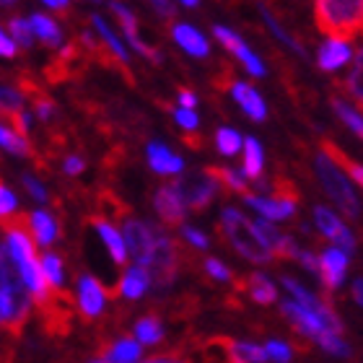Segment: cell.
Returning <instances> with one entry per match:
<instances>
[{
	"label": "cell",
	"instance_id": "cell-15",
	"mask_svg": "<svg viewBox=\"0 0 363 363\" xmlns=\"http://www.w3.org/2000/svg\"><path fill=\"white\" fill-rule=\"evenodd\" d=\"M353 57V50H350L348 42H337V39H327L325 45L319 47V68L333 73V70H340L345 62Z\"/></svg>",
	"mask_w": 363,
	"mask_h": 363
},
{
	"label": "cell",
	"instance_id": "cell-38",
	"mask_svg": "<svg viewBox=\"0 0 363 363\" xmlns=\"http://www.w3.org/2000/svg\"><path fill=\"white\" fill-rule=\"evenodd\" d=\"M205 270H208V275L211 278H216V280H220V283H226V280H231V270H228L220 259H216V257H211L208 262H205Z\"/></svg>",
	"mask_w": 363,
	"mask_h": 363
},
{
	"label": "cell",
	"instance_id": "cell-6",
	"mask_svg": "<svg viewBox=\"0 0 363 363\" xmlns=\"http://www.w3.org/2000/svg\"><path fill=\"white\" fill-rule=\"evenodd\" d=\"M172 187H174V192L179 195L182 205H184V208H192V211H205V208L213 203V197L218 195V182L213 179L208 172L192 174V177H182Z\"/></svg>",
	"mask_w": 363,
	"mask_h": 363
},
{
	"label": "cell",
	"instance_id": "cell-43",
	"mask_svg": "<svg viewBox=\"0 0 363 363\" xmlns=\"http://www.w3.org/2000/svg\"><path fill=\"white\" fill-rule=\"evenodd\" d=\"M62 169H65V172H68L70 177H78V174H84L86 161L78 159V156H68V159H65V164H62Z\"/></svg>",
	"mask_w": 363,
	"mask_h": 363
},
{
	"label": "cell",
	"instance_id": "cell-32",
	"mask_svg": "<svg viewBox=\"0 0 363 363\" xmlns=\"http://www.w3.org/2000/svg\"><path fill=\"white\" fill-rule=\"evenodd\" d=\"M265 358L272 363H288L291 358H294V350H291V345L283 340H278V337H272V340H267L265 348Z\"/></svg>",
	"mask_w": 363,
	"mask_h": 363
},
{
	"label": "cell",
	"instance_id": "cell-31",
	"mask_svg": "<svg viewBox=\"0 0 363 363\" xmlns=\"http://www.w3.org/2000/svg\"><path fill=\"white\" fill-rule=\"evenodd\" d=\"M16 112H23V99L18 96V91L0 86V114H8V120H11Z\"/></svg>",
	"mask_w": 363,
	"mask_h": 363
},
{
	"label": "cell",
	"instance_id": "cell-33",
	"mask_svg": "<svg viewBox=\"0 0 363 363\" xmlns=\"http://www.w3.org/2000/svg\"><path fill=\"white\" fill-rule=\"evenodd\" d=\"M208 174L216 182H223L228 189H236V192H247V182L242 174H236L231 169H208Z\"/></svg>",
	"mask_w": 363,
	"mask_h": 363
},
{
	"label": "cell",
	"instance_id": "cell-35",
	"mask_svg": "<svg viewBox=\"0 0 363 363\" xmlns=\"http://www.w3.org/2000/svg\"><path fill=\"white\" fill-rule=\"evenodd\" d=\"M109 8H112L114 16L120 18L122 29H125V37H128V39H135L138 37V18L133 16V11H130V8H125V6H120V3H112Z\"/></svg>",
	"mask_w": 363,
	"mask_h": 363
},
{
	"label": "cell",
	"instance_id": "cell-21",
	"mask_svg": "<svg viewBox=\"0 0 363 363\" xmlns=\"http://www.w3.org/2000/svg\"><path fill=\"white\" fill-rule=\"evenodd\" d=\"M242 148H244V177L257 179L262 174V167H265L262 145H259L257 138H247V140H242Z\"/></svg>",
	"mask_w": 363,
	"mask_h": 363
},
{
	"label": "cell",
	"instance_id": "cell-9",
	"mask_svg": "<svg viewBox=\"0 0 363 363\" xmlns=\"http://www.w3.org/2000/svg\"><path fill=\"white\" fill-rule=\"evenodd\" d=\"M314 220H317L319 231H322L327 239L337 242L340 252L350 255V252L356 250V239H353V234H350V228L345 226V223H342V220L337 218L330 208H325V205H317V208H314Z\"/></svg>",
	"mask_w": 363,
	"mask_h": 363
},
{
	"label": "cell",
	"instance_id": "cell-24",
	"mask_svg": "<svg viewBox=\"0 0 363 363\" xmlns=\"http://www.w3.org/2000/svg\"><path fill=\"white\" fill-rule=\"evenodd\" d=\"M247 291H250L252 301H257V303H272L275 298H278V288H275V283H270V280H267L265 275H259V272L250 275V280H247Z\"/></svg>",
	"mask_w": 363,
	"mask_h": 363
},
{
	"label": "cell",
	"instance_id": "cell-19",
	"mask_svg": "<svg viewBox=\"0 0 363 363\" xmlns=\"http://www.w3.org/2000/svg\"><path fill=\"white\" fill-rule=\"evenodd\" d=\"M29 31H31V37H39L45 45H60L62 42V31L60 26L50 18V16L45 13H31L29 16Z\"/></svg>",
	"mask_w": 363,
	"mask_h": 363
},
{
	"label": "cell",
	"instance_id": "cell-26",
	"mask_svg": "<svg viewBox=\"0 0 363 363\" xmlns=\"http://www.w3.org/2000/svg\"><path fill=\"white\" fill-rule=\"evenodd\" d=\"M164 340V327L156 317H143L135 322V342L140 345H156Z\"/></svg>",
	"mask_w": 363,
	"mask_h": 363
},
{
	"label": "cell",
	"instance_id": "cell-18",
	"mask_svg": "<svg viewBox=\"0 0 363 363\" xmlns=\"http://www.w3.org/2000/svg\"><path fill=\"white\" fill-rule=\"evenodd\" d=\"M153 205H156V211H159L161 218L167 220V223H172V226L182 223V218H184V205H182L174 187H161L159 192H156Z\"/></svg>",
	"mask_w": 363,
	"mask_h": 363
},
{
	"label": "cell",
	"instance_id": "cell-7",
	"mask_svg": "<svg viewBox=\"0 0 363 363\" xmlns=\"http://www.w3.org/2000/svg\"><path fill=\"white\" fill-rule=\"evenodd\" d=\"M247 205H252L255 211L262 216V220H283L291 218L298 205V197H296V189L291 184H283L275 197H257V195H244Z\"/></svg>",
	"mask_w": 363,
	"mask_h": 363
},
{
	"label": "cell",
	"instance_id": "cell-27",
	"mask_svg": "<svg viewBox=\"0 0 363 363\" xmlns=\"http://www.w3.org/2000/svg\"><path fill=\"white\" fill-rule=\"evenodd\" d=\"M91 23L96 26L99 37L104 39V47H106V50H109V52H112L114 57H117V60H120V62H128L130 57H128V52H125V47H122L120 39H117V37H114V34H112V29L106 26L104 18H101V16H91Z\"/></svg>",
	"mask_w": 363,
	"mask_h": 363
},
{
	"label": "cell",
	"instance_id": "cell-37",
	"mask_svg": "<svg viewBox=\"0 0 363 363\" xmlns=\"http://www.w3.org/2000/svg\"><path fill=\"white\" fill-rule=\"evenodd\" d=\"M16 211V195L6 184H0V218H11Z\"/></svg>",
	"mask_w": 363,
	"mask_h": 363
},
{
	"label": "cell",
	"instance_id": "cell-12",
	"mask_svg": "<svg viewBox=\"0 0 363 363\" xmlns=\"http://www.w3.org/2000/svg\"><path fill=\"white\" fill-rule=\"evenodd\" d=\"M148 167L161 177H174L184 169V161L169 145L159 143V140H151L148 143Z\"/></svg>",
	"mask_w": 363,
	"mask_h": 363
},
{
	"label": "cell",
	"instance_id": "cell-41",
	"mask_svg": "<svg viewBox=\"0 0 363 363\" xmlns=\"http://www.w3.org/2000/svg\"><path fill=\"white\" fill-rule=\"evenodd\" d=\"M23 187H26V192H29L34 200H47V189L42 187V184H39L34 177H29V174L23 177Z\"/></svg>",
	"mask_w": 363,
	"mask_h": 363
},
{
	"label": "cell",
	"instance_id": "cell-52",
	"mask_svg": "<svg viewBox=\"0 0 363 363\" xmlns=\"http://www.w3.org/2000/svg\"><path fill=\"white\" fill-rule=\"evenodd\" d=\"M148 363H151V361H148Z\"/></svg>",
	"mask_w": 363,
	"mask_h": 363
},
{
	"label": "cell",
	"instance_id": "cell-36",
	"mask_svg": "<svg viewBox=\"0 0 363 363\" xmlns=\"http://www.w3.org/2000/svg\"><path fill=\"white\" fill-rule=\"evenodd\" d=\"M317 342L327 353H335V356H342V358L350 356V345L342 340V335H325V337H319Z\"/></svg>",
	"mask_w": 363,
	"mask_h": 363
},
{
	"label": "cell",
	"instance_id": "cell-39",
	"mask_svg": "<svg viewBox=\"0 0 363 363\" xmlns=\"http://www.w3.org/2000/svg\"><path fill=\"white\" fill-rule=\"evenodd\" d=\"M184 239H187V244L197 247V250H208V236H205L203 231H197V228H192V226L184 228Z\"/></svg>",
	"mask_w": 363,
	"mask_h": 363
},
{
	"label": "cell",
	"instance_id": "cell-50",
	"mask_svg": "<svg viewBox=\"0 0 363 363\" xmlns=\"http://www.w3.org/2000/svg\"><path fill=\"white\" fill-rule=\"evenodd\" d=\"M184 8H197V0H184Z\"/></svg>",
	"mask_w": 363,
	"mask_h": 363
},
{
	"label": "cell",
	"instance_id": "cell-42",
	"mask_svg": "<svg viewBox=\"0 0 363 363\" xmlns=\"http://www.w3.org/2000/svg\"><path fill=\"white\" fill-rule=\"evenodd\" d=\"M348 91L353 94V96L361 101V55H358V62H356V70L350 73V78H348Z\"/></svg>",
	"mask_w": 363,
	"mask_h": 363
},
{
	"label": "cell",
	"instance_id": "cell-46",
	"mask_svg": "<svg viewBox=\"0 0 363 363\" xmlns=\"http://www.w3.org/2000/svg\"><path fill=\"white\" fill-rule=\"evenodd\" d=\"M179 104H182V109H195V104H197V96L192 94V91H187V89H182L179 91Z\"/></svg>",
	"mask_w": 363,
	"mask_h": 363
},
{
	"label": "cell",
	"instance_id": "cell-2",
	"mask_svg": "<svg viewBox=\"0 0 363 363\" xmlns=\"http://www.w3.org/2000/svg\"><path fill=\"white\" fill-rule=\"evenodd\" d=\"M26 317H29V296L3 244L0 247V327L18 335Z\"/></svg>",
	"mask_w": 363,
	"mask_h": 363
},
{
	"label": "cell",
	"instance_id": "cell-14",
	"mask_svg": "<svg viewBox=\"0 0 363 363\" xmlns=\"http://www.w3.org/2000/svg\"><path fill=\"white\" fill-rule=\"evenodd\" d=\"M231 94H234V99L239 101V106H242L244 112L250 114L252 120L262 122L267 117V106H265V99L259 96L257 91L252 89L250 84H242V81H234L231 84Z\"/></svg>",
	"mask_w": 363,
	"mask_h": 363
},
{
	"label": "cell",
	"instance_id": "cell-40",
	"mask_svg": "<svg viewBox=\"0 0 363 363\" xmlns=\"http://www.w3.org/2000/svg\"><path fill=\"white\" fill-rule=\"evenodd\" d=\"M174 120H177V125H179V128H184V130H195L197 128V114L189 112V109H177Z\"/></svg>",
	"mask_w": 363,
	"mask_h": 363
},
{
	"label": "cell",
	"instance_id": "cell-17",
	"mask_svg": "<svg viewBox=\"0 0 363 363\" xmlns=\"http://www.w3.org/2000/svg\"><path fill=\"white\" fill-rule=\"evenodd\" d=\"M148 288H151V275H148V270L133 265L130 270H125V275L120 278V288H117V291H120L122 298L135 301V298H140Z\"/></svg>",
	"mask_w": 363,
	"mask_h": 363
},
{
	"label": "cell",
	"instance_id": "cell-23",
	"mask_svg": "<svg viewBox=\"0 0 363 363\" xmlns=\"http://www.w3.org/2000/svg\"><path fill=\"white\" fill-rule=\"evenodd\" d=\"M140 361V345L130 337H122L106 350L104 363H138Z\"/></svg>",
	"mask_w": 363,
	"mask_h": 363
},
{
	"label": "cell",
	"instance_id": "cell-3",
	"mask_svg": "<svg viewBox=\"0 0 363 363\" xmlns=\"http://www.w3.org/2000/svg\"><path fill=\"white\" fill-rule=\"evenodd\" d=\"M363 6L361 0H319L314 6L317 29L330 34V39L350 42L361 31Z\"/></svg>",
	"mask_w": 363,
	"mask_h": 363
},
{
	"label": "cell",
	"instance_id": "cell-22",
	"mask_svg": "<svg viewBox=\"0 0 363 363\" xmlns=\"http://www.w3.org/2000/svg\"><path fill=\"white\" fill-rule=\"evenodd\" d=\"M228 363H267L265 350L255 342H231L228 340Z\"/></svg>",
	"mask_w": 363,
	"mask_h": 363
},
{
	"label": "cell",
	"instance_id": "cell-8",
	"mask_svg": "<svg viewBox=\"0 0 363 363\" xmlns=\"http://www.w3.org/2000/svg\"><path fill=\"white\" fill-rule=\"evenodd\" d=\"M213 34H216V39H218L220 45L226 47L228 52L244 62V68L250 70L252 76H257V78L265 76V62H262L257 55L252 52L250 47H247V42H244V39L239 37L236 31L226 29V26H213Z\"/></svg>",
	"mask_w": 363,
	"mask_h": 363
},
{
	"label": "cell",
	"instance_id": "cell-16",
	"mask_svg": "<svg viewBox=\"0 0 363 363\" xmlns=\"http://www.w3.org/2000/svg\"><path fill=\"white\" fill-rule=\"evenodd\" d=\"M94 228H96L99 239L104 244V250L109 252V257H112L114 265H125V259H128V250H125V242H122V234L112 223H106V220H99L94 218Z\"/></svg>",
	"mask_w": 363,
	"mask_h": 363
},
{
	"label": "cell",
	"instance_id": "cell-30",
	"mask_svg": "<svg viewBox=\"0 0 363 363\" xmlns=\"http://www.w3.org/2000/svg\"><path fill=\"white\" fill-rule=\"evenodd\" d=\"M216 148H218V153H223V156H234V153L242 151V135L231 128H220L218 133H216Z\"/></svg>",
	"mask_w": 363,
	"mask_h": 363
},
{
	"label": "cell",
	"instance_id": "cell-48",
	"mask_svg": "<svg viewBox=\"0 0 363 363\" xmlns=\"http://www.w3.org/2000/svg\"><path fill=\"white\" fill-rule=\"evenodd\" d=\"M45 8H55V11H68V3H62V0H47Z\"/></svg>",
	"mask_w": 363,
	"mask_h": 363
},
{
	"label": "cell",
	"instance_id": "cell-34",
	"mask_svg": "<svg viewBox=\"0 0 363 363\" xmlns=\"http://www.w3.org/2000/svg\"><path fill=\"white\" fill-rule=\"evenodd\" d=\"M8 29H11V42H13L16 47H31V39L34 37H31L26 18H11Z\"/></svg>",
	"mask_w": 363,
	"mask_h": 363
},
{
	"label": "cell",
	"instance_id": "cell-29",
	"mask_svg": "<svg viewBox=\"0 0 363 363\" xmlns=\"http://www.w3.org/2000/svg\"><path fill=\"white\" fill-rule=\"evenodd\" d=\"M333 109L337 112V117L348 125L350 133H356L358 138L363 135V120H361V112H356V106L348 104V101L340 96H333Z\"/></svg>",
	"mask_w": 363,
	"mask_h": 363
},
{
	"label": "cell",
	"instance_id": "cell-28",
	"mask_svg": "<svg viewBox=\"0 0 363 363\" xmlns=\"http://www.w3.org/2000/svg\"><path fill=\"white\" fill-rule=\"evenodd\" d=\"M0 148H6V151L16 153V156H29V153H31L29 140L18 135L11 125H3V122H0Z\"/></svg>",
	"mask_w": 363,
	"mask_h": 363
},
{
	"label": "cell",
	"instance_id": "cell-47",
	"mask_svg": "<svg viewBox=\"0 0 363 363\" xmlns=\"http://www.w3.org/2000/svg\"><path fill=\"white\" fill-rule=\"evenodd\" d=\"M153 8H156V13L164 16V18H172V16H174V8L169 6V3H153Z\"/></svg>",
	"mask_w": 363,
	"mask_h": 363
},
{
	"label": "cell",
	"instance_id": "cell-45",
	"mask_svg": "<svg viewBox=\"0 0 363 363\" xmlns=\"http://www.w3.org/2000/svg\"><path fill=\"white\" fill-rule=\"evenodd\" d=\"M294 259H298V262H301L303 267H306V270H311V272H317V257H314V255H311V252H306V250H298L296 252V257Z\"/></svg>",
	"mask_w": 363,
	"mask_h": 363
},
{
	"label": "cell",
	"instance_id": "cell-44",
	"mask_svg": "<svg viewBox=\"0 0 363 363\" xmlns=\"http://www.w3.org/2000/svg\"><path fill=\"white\" fill-rule=\"evenodd\" d=\"M16 52H18V47L11 42L6 31L0 29V57H16Z\"/></svg>",
	"mask_w": 363,
	"mask_h": 363
},
{
	"label": "cell",
	"instance_id": "cell-10",
	"mask_svg": "<svg viewBox=\"0 0 363 363\" xmlns=\"http://www.w3.org/2000/svg\"><path fill=\"white\" fill-rule=\"evenodd\" d=\"M78 306L86 319L101 317V311L106 306V291L94 275H84L78 280Z\"/></svg>",
	"mask_w": 363,
	"mask_h": 363
},
{
	"label": "cell",
	"instance_id": "cell-1",
	"mask_svg": "<svg viewBox=\"0 0 363 363\" xmlns=\"http://www.w3.org/2000/svg\"><path fill=\"white\" fill-rule=\"evenodd\" d=\"M122 242H125L130 257L138 262V267L148 270L151 283H156L159 288L172 286L177 265H179V250L159 226L128 218L122 226Z\"/></svg>",
	"mask_w": 363,
	"mask_h": 363
},
{
	"label": "cell",
	"instance_id": "cell-11",
	"mask_svg": "<svg viewBox=\"0 0 363 363\" xmlns=\"http://www.w3.org/2000/svg\"><path fill=\"white\" fill-rule=\"evenodd\" d=\"M348 255L340 250H327L322 255V259L317 262V270L322 272V280H325V286L330 291H337L342 286V280H345V272H348Z\"/></svg>",
	"mask_w": 363,
	"mask_h": 363
},
{
	"label": "cell",
	"instance_id": "cell-4",
	"mask_svg": "<svg viewBox=\"0 0 363 363\" xmlns=\"http://www.w3.org/2000/svg\"><path fill=\"white\" fill-rule=\"evenodd\" d=\"M220 231L228 239L231 250L239 252L244 259H252V262H270L272 255L265 247V242L259 239V231L255 226V220L244 218L242 213L234 211V208H226L223 216H220Z\"/></svg>",
	"mask_w": 363,
	"mask_h": 363
},
{
	"label": "cell",
	"instance_id": "cell-20",
	"mask_svg": "<svg viewBox=\"0 0 363 363\" xmlns=\"http://www.w3.org/2000/svg\"><path fill=\"white\" fill-rule=\"evenodd\" d=\"M29 228H31V234H34V239H37L39 244H45V247L57 239V220H55L47 211L31 213Z\"/></svg>",
	"mask_w": 363,
	"mask_h": 363
},
{
	"label": "cell",
	"instance_id": "cell-51",
	"mask_svg": "<svg viewBox=\"0 0 363 363\" xmlns=\"http://www.w3.org/2000/svg\"><path fill=\"white\" fill-rule=\"evenodd\" d=\"M91 363H104V361H101V358H99V361H91Z\"/></svg>",
	"mask_w": 363,
	"mask_h": 363
},
{
	"label": "cell",
	"instance_id": "cell-5",
	"mask_svg": "<svg viewBox=\"0 0 363 363\" xmlns=\"http://www.w3.org/2000/svg\"><path fill=\"white\" fill-rule=\"evenodd\" d=\"M317 177L322 182V187L327 189V195L333 197L335 203H337V208L348 218H358L361 216V203H358L356 189H353L350 179L345 177V172L325 151L317 153Z\"/></svg>",
	"mask_w": 363,
	"mask_h": 363
},
{
	"label": "cell",
	"instance_id": "cell-49",
	"mask_svg": "<svg viewBox=\"0 0 363 363\" xmlns=\"http://www.w3.org/2000/svg\"><path fill=\"white\" fill-rule=\"evenodd\" d=\"M361 294H363V283H361V278L353 283V296H356V301L361 303Z\"/></svg>",
	"mask_w": 363,
	"mask_h": 363
},
{
	"label": "cell",
	"instance_id": "cell-25",
	"mask_svg": "<svg viewBox=\"0 0 363 363\" xmlns=\"http://www.w3.org/2000/svg\"><path fill=\"white\" fill-rule=\"evenodd\" d=\"M39 270L45 275L47 286L55 288V291H60L62 283H65V270H62V259L60 255H52V252H47L42 262H39Z\"/></svg>",
	"mask_w": 363,
	"mask_h": 363
},
{
	"label": "cell",
	"instance_id": "cell-13",
	"mask_svg": "<svg viewBox=\"0 0 363 363\" xmlns=\"http://www.w3.org/2000/svg\"><path fill=\"white\" fill-rule=\"evenodd\" d=\"M172 37H174L177 45L189 52L192 57H208L211 52V45H208V39L195 29V26H189V23H177L174 29H172Z\"/></svg>",
	"mask_w": 363,
	"mask_h": 363
}]
</instances>
